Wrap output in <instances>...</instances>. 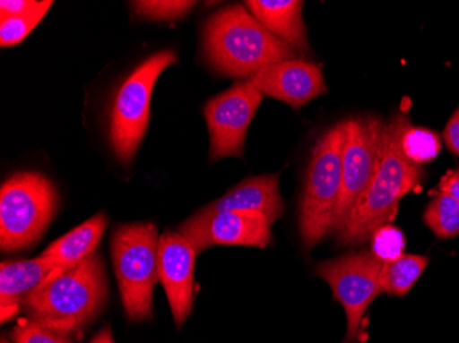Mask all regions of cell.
I'll list each match as a JSON object with an SVG mask.
<instances>
[{"label": "cell", "mask_w": 459, "mask_h": 343, "mask_svg": "<svg viewBox=\"0 0 459 343\" xmlns=\"http://www.w3.org/2000/svg\"><path fill=\"white\" fill-rule=\"evenodd\" d=\"M403 116L399 113L384 125L383 149L373 180L334 232L342 246H362L370 242L374 232L394 220L402 198L424 179L422 167L410 162L399 147Z\"/></svg>", "instance_id": "obj_1"}, {"label": "cell", "mask_w": 459, "mask_h": 343, "mask_svg": "<svg viewBox=\"0 0 459 343\" xmlns=\"http://www.w3.org/2000/svg\"><path fill=\"white\" fill-rule=\"evenodd\" d=\"M206 61L218 73L252 77L278 62L299 59V54L273 33L242 4L224 7L206 20L203 33Z\"/></svg>", "instance_id": "obj_2"}, {"label": "cell", "mask_w": 459, "mask_h": 343, "mask_svg": "<svg viewBox=\"0 0 459 343\" xmlns=\"http://www.w3.org/2000/svg\"><path fill=\"white\" fill-rule=\"evenodd\" d=\"M107 296V273L100 255L94 253L33 291L22 308L30 319L74 334L89 326L100 313Z\"/></svg>", "instance_id": "obj_3"}, {"label": "cell", "mask_w": 459, "mask_h": 343, "mask_svg": "<svg viewBox=\"0 0 459 343\" xmlns=\"http://www.w3.org/2000/svg\"><path fill=\"white\" fill-rule=\"evenodd\" d=\"M344 121L330 126L312 149L300 200L301 241L307 252L333 232L342 187Z\"/></svg>", "instance_id": "obj_4"}, {"label": "cell", "mask_w": 459, "mask_h": 343, "mask_svg": "<svg viewBox=\"0 0 459 343\" xmlns=\"http://www.w3.org/2000/svg\"><path fill=\"white\" fill-rule=\"evenodd\" d=\"M159 241L156 224H123L113 232V267L126 313L133 322L153 314L154 287L159 282Z\"/></svg>", "instance_id": "obj_5"}, {"label": "cell", "mask_w": 459, "mask_h": 343, "mask_svg": "<svg viewBox=\"0 0 459 343\" xmlns=\"http://www.w3.org/2000/svg\"><path fill=\"white\" fill-rule=\"evenodd\" d=\"M177 62L175 51H159L139 64L116 90L108 136L116 159L124 167L134 161L148 131L152 97L160 74Z\"/></svg>", "instance_id": "obj_6"}, {"label": "cell", "mask_w": 459, "mask_h": 343, "mask_svg": "<svg viewBox=\"0 0 459 343\" xmlns=\"http://www.w3.org/2000/svg\"><path fill=\"white\" fill-rule=\"evenodd\" d=\"M58 193L38 172L13 175L0 191V247L12 253L33 246L50 226Z\"/></svg>", "instance_id": "obj_7"}, {"label": "cell", "mask_w": 459, "mask_h": 343, "mask_svg": "<svg viewBox=\"0 0 459 343\" xmlns=\"http://www.w3.org/2000/svg\"><path fill=\"white\" fill-rule=\"evenodd\" d=\"M383 264L371 252H357L316 265V275L330 286L333 296L347 314L342 343L362 342L363 316L374 299L384 293L380 282Z\"/></svg>", "instance_id": "obj_8"}, {"label": "cell", "mask_w": 459, "mask_h": 343, "mask_svg": "<svg viewBox=\"0 0 459 343\" xmlns=\"http://www.w3.org/2000/svg\"><path fill=\"white\" fill-rule=\"evenodd\" d=\"M384 123L376 116L344 120L342 187L333 232L344 224L351 209L373 180L383 149Z\"/></svg>", "instance_id": "obj_9"}, {"label": "cell", "mask_w": 459, "mask_h": 343, "mask_svg": "<svg viewBox=\"0 0 459 343\" xmlns=\"http://www.w3.org/2000/svg\"><path fill=\"white\" fill-rule=\"evenodd\" d=\"M262 100L263 95L245 80L206 102L204 117L210 131L211 162L224 157L242 159L247 128Z\"/></svg>", "instance_id": "obj_10"}, {"label": "cell", "mask_w": 459, "mask_h": 343, "mask_svg": "<svg viewBox=\"0 0 459 343\" xmlns=\"http://www.w3.org/2000/svg\"><path fill=\"white\" fill-rule=\"evenodd\" d=\"M267 219L259 213L245 211L198 210L180 224V234L197 254L212 246H247L264 249L273 242Z\"/></svg>", "instance_id": "obj_11"}, {"label": "cell", "mask_w": 459, "mask_h": 343, "mask_svg": "<svg viewBox=\"0 0 459 343\" xmlns=\"http://www.w3.org/2000/svg\"><path fill=\"white\" fill-rule=\"evenodd\" d=\"M197 253L180 232L160 235L159 278L169 296L178 329L185 324L195 304V270Z\"/></svg>", "instance_id": "obj_12"}, {"label": "cell", "mask_w": 459, "mask_h": 343, "mask_svg": "<svg viewBox=\"0 0 459 343\" xmlns=\"http://www.w3.org/2000/svg\"><path fill=\"white\" fill-rule=\"evenodd\" d=\"M247 80L260 94L282 100L293 109H300L327 92L322 69L300 58L278 62Z\"/></svg>", "instance_id": "obj_13"}, {"label": "cell", "mask_w": 459, "mask_h": 343, "mask_svg": "<svg viewBox=\"0 0 459 343\" xmlns=\"http://www.w3.org/2000/svg\"><path fill=\"white\" fill-rule=\"evenodd\" d=\"M51 260L39 255L32 260L4 262L0 267V314L2 323L20 312L25 299L61 272Z\"/></svg>", "instance_id": "obj_14"}, {"label": "cell", "mask_w": 459, "mask_h": 343, "mask_svg": "<svg viewBox=\"0 0 459 343\" xmlns=\"http://www.w3.org/2000/svg\"><path fill=\"white\" fill-rule=\"evenodd\" d=\"M201 210L210 211H245V213L263 214L271 226L285 211L282 195L280 191V176L264 175V176L249 177L229 193L204 206Z\"/></svg>", "instance_id": "obj_15"}, {"label": "cell", "mask_w": 459, "mask_h": 343, "mask_svg": "<svg viewBox=\"0 0 459 343\" xmlns=\"http://www.w3.org/2000/svg\"><path fill=\"white\" fill-rule=\"evenodd\" d=\"M250 14L275 38L293 48L299 56H309L307 27L300 0H249L245 2Z\"/></svg>", "instance_id": "obj_16"}, {"label": "cell", "mask_w": 459, "mask_h": 343, "mask_svg": "<svg viewBox=\"0 0 459 343\" xmlns=\"http://www.w3.org/2000/svg\"><path fill=\"white\" fill-rule=\"evenodd\" d=\"M107 227V214H95L90 220L53 242L40 255L51 260L61 270L74 267L94 254Z\"/></svg>", "instance_id": "obj_17"}, {"label": "cell", "mask_w": 459, "mask_h": 343, "mask_svg": "<svg viewBox=\"0 0 459 343\" xmlns=\"http://www.w3.org/2000/svg\"><path fill=\"white\" fill-rule=\"evenodd\" d=\"M429 264L425 255L403 254L385 262L381 270V287L389 296H403L409 294Z\"/></svg>", "instance_id": "obj_18"}, {"label": "cell", "mask_w": 459, "mask_h": 343, "mask_svg": "<svg viewBox=\"0 0 459 343\" xmlns=\"http://www.w3.org/2000/svg\"><path fill=\"white\" fill-rule=\"evenodd\" d=\"M399 147L410 162L422 167L437 159L442 150V141L439 135L433 131L412 125L404 115L399 133Z\"/></svg>", "instance_id": "obj_19"}, {"label": "cell", "mask_w": 459, "mask_h": 343, "mask_svg": "<svg viewBox=\"0 0 459 343\" xmlns=\"http://www.w3.org/2000/svg\"><path fill=\"white\" fill-rule=\"evenodd\" d=\"M424 221L437 238H454L459 235L458 201L442 191H437V194L425 210Z\"/></svg>", "instance_id": "obj_20"}, {"label": "cell", "mask_w": 459, "mask_h": 343, "mask_svg": "<svg viewBox=\"0 0 459 343\" xmlns=\"http://www.w3.org/2000/svg\"><path fill=\"white\" fill-rule=\"evenodd\" d=\"M53 2H40L36 9L25 14L10 15V17H2L0 22V46L2 47H10V46L18 45L24 40L36 25L45 18L46 13L51 9Z\"/></svg>", "instance_id": "obj_21"}, {"label": "cell", "mask_w": 459, "mask_h": 343, "mask_svg": "<svg viewBox=\"0 0 459 343\" xmlns=\"http://www.w3.org/2000/svg\"><path fill=\"white\" fill-rule=\"evenodd\" d=\"M190 0H141L131 2L139 17L153 21H174L186 17L195 7Z\"/></svg>", "instance_id": "obj_22"}, {"label": "cell", "mask_w": 459, "mask_h": 343, "mask_svg": "<svg viewBox=\"0 0 459 343\" xmlns=\"http://www.w3.org/2000/svg\"><path fill=\"white\" fill-rule=\"evenodd\" d=\"M12 339L14 343H72L68 332L58 331L32 319L17 324L13 330Z\"/></svg>", "instance_id": "obj_23"}, {"label": "cell", "mask_w": 459, "mask_h": 343, "mask_svg": "<svg viewBox=\"0 0 459 343\" xmlns=\"http://www.w3.org/2000/svg\"><path fill=\"white\" fill-rule=\"evenodd\" d=\"M370 242V252L383 262H391L403 255L404 246H406L403 232L391 224L374 232Z\"/></svg>", "instance_id": "obj_24"}, {"label": "cell", "mask_w": 459, "mask_h": 343, "mask_svg": "<svg viewBox=\"0 0 459 343\" xmlns=\"http://www.w3.org/2000/svg\"><path fill=\"white\" fill-rule=\"evenodd\" d=\"M39 4L40 2H30V0H4V2H0L2 17L25 14V13L32 12Z\"/></svg>", "instance_id": "obj_25"}, {"label": "cell", "mask_w": 459, "mask_h": 343, "mask_svg": "<svg viewBox=\"0 0 459 343\" xmlns=\"http://www.w3.org/2000/svg\"><path fill=\"white\" fill-rule=\"evenodd\" d=\"M443 136H445L446 144H447L448 149L454 154L459 156V109L454 113L453 117L448 121Z\"/></svg>", "instance_id": "obj_26"}, {"label": "cell", "mask_w": 459, "mask_h": 343, "mask_svg": "<svg viewBox=\"0 0 459 343\" xmlns=\"http://www.w3.org/2000/svg\"><path fill=\"white\" fill-rule=\"evenodd\" d=\"M439 191L451 195L459 202V169L448 170L447 174L440 180Z\"/></svg>", "instance_id": "obj_27"}, {"label": "cell", "mask_w": 459, "mask_h": 343, "mask_svg": "<svg viewBox=\"0 0 459 343\" xmlns=\"http://www.w3.org/2000/svg\"><path fill=\"white\" fill-rule=\"evenodd\" d=\"M90 343H115V339H113L112 329L109 326L103 327L97 335H95L94 339Z\"/></svg>", "instance_id": "obj_28"}, {"label": "cell", "mask_w": 459, "mask_h": 343, "mask_svg": "<svg viewBox=\"0 0 459 343\" xmlns=\"http://www.w3.org/2000/svg\"><path fill=\"white\" fill-rule=\"evenodd\" d=\"M2 343H10V342H7L6 339H2Z\"/></svg>", "instance_id": "obj_29"}]
</instances>
